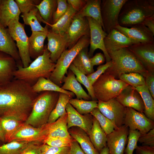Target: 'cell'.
I'll return each instance as SVG.
<instances>
[{"instance_id":"9f6ffc18","label":"cell","mask_w":154,"mask_h":154,"mask_svg":"<svg viewBox=\"0 0 154 154\" xmlns=\"http://www.w3.org/2000/svg\"><path fill=\"white\" fill-rule=\"evenodd\" d=\"M135 149L136 154H154V146H137Z\"/></svg>"},{"instance_id":"f35d334b","label":"cell","mask_w":154,"mask_h":154,"mask_svg":"<svg viewBox=\"0 0 154 154\" xmlns=\"http://www.w3.org/2000/svg\"><path fill=\"white\" fill-rule=\"evenodd\" d=\"M69 102L81 115L90 114L94 109L98 108L97 100H86L72 98Z\"/></svg>"},{"instance_id":"681fc988","label":"cell","mask_w":154,"mask_h":154,"mask_svg":"<svg viewBox=\"0 0 154 154\" xmlns=\"http://www.w3.org/2000/svg\"><path fill=\"white\" fill-rule=\"evenodd\" d=\"M112 64L111 60L109 62H106L105 64L99 65L97 68V70L95 72L86 76L92 85L98 78L104 73L107 69L112 66Z\"/></svg>"},{"instance_id":"2e32d148","label":"cell","mask_w":154,"mask_h":154,"mask_svg":"<svg viewBox=\"0 0 154 154\" xmlns=\"http://www.w3.org/2000/svg\"><path fill=\"white\" fill-rule=\"evenodd\" d=\"M129 128L123 125L107 135L109 154H123L127 143Z\"/></svg>"},{"instance_id":"7bdbcfd3","label":"cell","mask_w":154,"mask_h":154,"mask_svg":"<svg viewBox=\"0 0 154 154\" xmlns=\"http://www.w3.org/2000/svg\"><path fill=\"white\" fill-rule=\"evenodd\" d=\"M119 79L134 88L145 84L144 77L137 73L123 74L119 76Z\"/></svg>"},{"instance_id":"52a82bcc","label":"cell","mask_w":154,"mask_h":154,"mask_svg":"<svg viewBox=\"0 0 154 154\" xmlns=\"http://www.w3.org/2000/svg\"><path fill=\"white\" fill-rule=\"evenodd\" d=\"M128 85L120 79L105 72L92 85L95 97L97 100L107 102L116 98Z\"/></svg>"},{"instance_id":"44dd1931","label":"cell","mask_w":154,"mask_h":154,"mask_svg":"<svg viewBox=\"0 0 154 154\" xmlns=\"http://www.w3.org/2000/svg\"><path fill=\"white\" fill-rule=\"evenodd\" d=\"M104 42L108 52L127 48L132 45L139 43L128 38L115 28L107 34Z\"/></svg>"},{"instance_id":"f1b7e54d","label":"cell","mask_w":154,"mask_h":154,"mask_svg":"<svg viewBox=\"0 0 154 154\" xmlns=\"http://www.w3.org/2000/svg\"><path fill=\"white\" fill-rule=\"evenodd\" d=\"M67 118L66 112L54 122L47 123V136L71 138L67 127Z\"/></svg>"},{"instance_id":"5b68a950","label":"cell","mask_w":154,"mask_h":154,"mask_svg":"<svg viewBox=\"0 0 154 154\" xmlns=\"http://www.w3.org/2000/svg\"><path fill=\"white\" fill-rule=\"evenodd\" d=\"M59 93L46 91L38 94L33 103L31 112L24 123L36 127L47 124L50 114L57 102Z\"/></svg>"},{"instance_id":"30bf717a","label":"cell","mask_w":154,"mask_h":154,"mask_svg":"<svg viewBox=\"0 0 154 154\" xmlns=\"http://www.w3.org/2000/svg\"><path fill=\"white\" fill-rule=\"evenodd\" d=\"M98 108L102 114L112 121L114 129L124 125L126 107L116 98L106 102L98 100Z\"/></svg>"},{"instance_id":"277c9868","label":"cell","mask_w":154,"mask_h":154,"mask_svg":"<svg viewBox=\"0 0 154 154\" xmlns=\"http://www.w3.org/2000/svg\"><path fill=\"white\" fill-rule=\"evenodd\" d=\"M108 53L112 64L105 72L108 73L116 79H119V76L123 74L136 72L145 77L149 72L127 48Z\"/></svg>"},{"instance_id":"60d3db41","label":"cell","mask_w":154,"mask_h":154,"mask_svg":"<svg viewBox=\"0 0 154 154\" xmlns=\"http://www.w3.org/2000/svg\"><path fill=\"white\" fill-rule=\"evenodd\" d=\"M68 69L74 73L78 81L86 87L92 100H97L94 95L92 85L86 75L79 70L72 63L70 65Z\"/></svg>"},{"instance_id":"f546056e","label":"cell","mask_w":154,"mask_h":154,"mask_svg":"<svg viewBox=\"0 0 154 154\" xmlns=\"http://www.w3.org/2000/svg\"><path fill=\"white\" fill-rule=\"evenodd\" d=\"M39 14L37 15L39 21L47 25L52 24V17L57 7L56 0H43L35 5Z\"/></svg>"},{"instance_id":"7402d4cb","label":"cell","mask_w":154,"mask_h":154,"mask_svg":"<svg viewBox=\"0 0 154 154\" xmlns=\"http://www.w3.org/2000/svg\"><path fill=\"white\" fill-rule=\"evenodd\" d=\"M25 120L13 115L0 116V140L8 142L16 130Z\"/></svg>"},{"instance_id":"816d5d0a","label":"cell","mask_w":154,"mask_h":154,"mask_svg":"<svg viewBox=\"0 0 154 154\" xmlns=\"http://www.w3.org/2000/svg\"><path fill=\"white\" fill-rule=\"evenodd\" d=\"M144 77L145 85L148 88L153 98L154 99V74L148 72Z\"/></svg>"},{"instance_id":"d6a6232c","label":"cell","mask_w":154,"mask_h":154,"mask_svg":"<svg viewBox=\"0 0 154 154\" xmlns=\"http://www.w3.org/2000/svg\"><path fill=\"white\" fill-rule=\"evenodd\" d=\"M68 10L65 14L56 23L48 24L51 28L50 31L56 34L62 35L67 32L72 20L73 16L77 12L68 4Z\"/></svg>"},{"instance_id":"f6af8a7d","label":"cell","mask_w":154,"mask_h":154,"mask_svg":"<svg viewBox=\"0 0 154 154\" xmlns=\"http://www.w3.org/2000/svg\"><path fill=\"white\" fill-rule=\"evenodd\" d=\"M73 139L47 136L43 143L57 147H70Z\"/></svg>"},{"instance_id":"7a4b0ae2","label":"cell","mask_w":154,"mask_h":154,"mask_svg":"<svg viewBox=\"0 0 154 154\" xmlns=\"http://www.w3.org/2000/svg\"><path fill=\"white\" fill-rule=\"evenodd\" d=\"M56 63L50 58V53L46 46L43 54L24 68L22 65H17L14 73V78L24 81L32 86L41 77L49 78L53 71Z\"/></svg>"},{"instance_id":"e0dca14e","label":"cell","mask_w":154,"mask_h":154,"mask_svg":"<svg viewBox=\"0 0 154 154\" xmlns=\"http://www.w3.org/2000/svg\"><path fill=\"white\" fill-rule=\"evenodd\" d=\"M128 38L139 43H149L154 42V34L143 23L130 28L119 25L114 28Z\"/></svg>"},{"instance_id":"d4e9b609","label":"cell","mask_w":154,"mask_h":154,"mask_svg":"<svg viewBox=\"0 0 154 154\" xmlns=\"http://www.w3.org/2000/svg\"><path fill=\"white\" fill-rule=\"evenodd\" d=\"M0 51L12 57L17 64L21 63L18 50L7 28L0 24Z\"/></svg>"},{"instance_id":"11a10c76","label":"cell","mask_w":154,"mask_h":154,"mask_svg":"<svg viewBox=\"0 0 154 154\" xmlns=\"http://www.w3.org/2000/svg\"><path fill=\"white\" fill-rule=\"evenodd\" d=\"M90 59L93 66L95 65H102L106 60L104 54L101 53H96L94 56L90 58Z\"/></svg>"},{"instance_id":"bcb514c9","label":"cell","mask_w":154,"mask_h":154,"mask_svg":"<svg viewBox=\"0 0 154 154\" xmlns=\"http://www.w3.org/2000/svg\"><path fill=\"white\" fill-rule=\"evenodd\" d=\"M70 147H57L44 143L39 145L40 154H70Z\"/></svg>"},{"instance_id":"d590c367","label":"cell","mask_w":154,"mask_h":154,"mask_svg":"<svg viewBox=\"0 0 154 154\" xmlns=\"http://www.w3.org/2000/svg\"><path fill=\"white\" fill-rule=\"evenodd\" d=\"M140 94L145 106L143 113L149 119L154 121V100L145 85L134 87Z\"/></svg>"},{"instance_id":"8d00e7d4","label":"cell","mask_w":154,"mask_h":154,"mask_svg":"<svg viewBox=\"0 0 154 154\" xmlns=\"http://www.w3.org/2000/svg\"><path fill=\"white\" fill-rule=\"evenodd\" d=\"M72 97L65 94L60 92L56 105L51 112L47 123H51L57 120L66 112V107Z\"/></svg>"},{"instance_id":"f907efd6","label":"cell","mask_w":154,"mask_h":154,"mask_svg":"<svg viewBox=\"0 0 154 154\" xmlns=\"http://www.w3.org/2000/svg\"><path fill=\"white\" fill-rule=\"evenodd\" d=\"M138 141L142 145L154 146V128L144 134L141 135Z\"/></svg>"},{"instance_id":"3957f363","label":"cell","mask_w":154,"mask_h":154,"mask_svg":"<svg viewBox=\"0 0 154 154\" xmlns=\"http://www.w3.org/2000/svg\"><path fill=\"white\" fill-rule=\"evenodd\" d=\"M154 14V0H127L120 12L118 24L127 28L143 23Z\"/></svg>"},{"instance_id":"91938a15","label":"cell","mask_w":154,"mask_h":154,"mask_svg":"<svg viewBox=\"0 0 154 154\" xmlns=\"http://www.w3.org/2000/svg\"><path fill=\"white\" fill-rule=\"evenodd\" d=\"M99 154H109V149L107 146L105 147L101 151Z\"/></svg>"},{"instance_id":"4dcf8cb0","label":"cell","mask_w":154,"mask_h":154,"mask_svg":"<svg viewBox=\"0 0 154 154\" xmlns=\"http://www.w3.org/2000/svg\"><path fill=\"white\" fill-rule=\"evenodd\" d=\"M101 0H86L83 8L76 14L81 17L94 19L102 26L104 29L101 11Z\"/></svg>"},{"instance_id":"8992f818","label":"cell","mask_w":154,"mask_h":154,"mask_svg":"<svg viewBox=\"0 0 154 154\" xmlns=\"http://www.w3.org/2000/svg\"><path fill=\"white\" fill-rule=\"evenodd\" d=\"M90 40V37L83 36L72 47L66 49L56 61L55 68L49 79L61 87L70 65L78 53L83 49L88 47Z\"/></svg>"},{"instance_id":"836d02e7","label":"cell","mask_w":154,"mask_h":154,"mask_svg":"<svg viewBox=\"0 0 154 154\" xmlns=\"http://www.w3.org/2000/svg\"><path fill=\"white\" fill-rule=\"evenodd\" d=\"M32 87L33 91L38 94L44 91H53L63 93L72 97L75 96L73 92L62 89L49 78L43 77L39 78Z\"/></svg>"},{"instance_id":"484cf974","label":"cell","mask_w":154,"mask_h":154,"mask_svg":"<svg viewBox=\"0 0 154 154\" xmlns=\"http://www.w3.org/2000/svg\"><path fill=\"white\" fill-rule=\"evenodd\" d=\"M71 137L76 141L85 154H99L91 141L88 135L83 129L77 127L68 129Z\"/></svg>"},{"instance_id":"cb8c5ba5","label":"cell","mask_w":154,"mask_h":154,"mask_svg":"<svg viewBox=\"0 0 154 154\" xmlns=\"http://www.w3.org/2000/svg\"><path fill=\"white\" fill-rule=\"evenodd\" d=\"M17 68L15 60L9 54L0 51V87L14 78V73Z\"/></svg>"},{"instance_id":"ab89813d","label":"cell","mask_w":154,"mask_h":154,"mask_svg":"<svg viewBox=\"0 0 154 154\" xmlns=\"http://www.w3.org/2000/svg\"><path fill=\"white\" fill-rule=\"evenodd\" d=\"M33 142L13 141L0 146V154H21Z\"/></svg>"},{"instance_id":"5bb4252c","label":"cell","mask_w":154,"mask_h":154,"mask_svg":"<svg viewBox=\"0 0 154 154\" xmlns=\"http://www.w3.org/2000/svg\"><path fill=\"white\" fill-rule=\"evenodd\" d=\"M127 48L149 73L154 74V42L139 43Z\"/></svg>"},{"instance_id":"ffe728a7","label":"cell","mask_w":154,"mask_h":154,"mask_svg":"<svg viewBox=\"0 0 154 154\" xmlns=\"http://www.w3.org/2000/svg\"><path fill=\"white\" fill-rule=\"evenodd\" d=\"M47 37V48L50 53V58L56 63L62 53L66 50L68 42L66 33L61 35L48 31Z\"/></svg>"},{"instance_id":"d6986e66","label":"cell","mask_w":154,"mask_h":154,"mask_svg":"<svg viewBox=\"0 0 154 154\" xmlns=\"http://www.w3.org/2000/svg\"><path fill=\"white\" fill-rule=\"evenodd\" d=\"M123 106L132 108L140 112H144L145 106L139 92L132 86L128 85L116 98Z\"/></svg>"},{"instance_id":"db71d44e","label":"cell","mask_w":154,"mask_h":154,"mask_svg":"<svg viewBox=\"0 0 154 154\" xmlns=\"http://www.w3.org/2000/svg\"><path fill=\"white\" fill-rule=\"evenodd\" d=\"M67 1L68 3L77 12L81 11L84 7L86 3V0H68Z\"/></svg>"},{"instance_id":"c3c4849f","label":"cell","mask_w":154,"mask_h":154,"mask_svg":"<svg viewBox=\"0 0 154 154\" xmlns=\"http://www.w3.org/2000/svg\"><path fill=\"white\" fill-rule=\"evenodd\" d=\"M22 14L29 13L35 7V5L38 4V1L33 0H15Z\"/></svg>"},{"instance_id":"9c48e42d","label":"cell","mask_w":154,"mask_h":154,"mask_svg":"<svg viewBox=\"0 0 154 154\" xmlns=\"http://www.w3.org/2000/svg\"><path fill=\"white\" fill-rule=\"evenodd\" d=\"M127 0H102L101 11L103 30L107 34L119 25L118 18L120 12Z\"/></svg>"},{"instance_id":"7dc6e473","label":"cell","mask_w":154,"mask_h":154,"mask_svg":"<svg viewBox=\"0 0 154 154\" xmlns=\"http://www.w3.org/2000/svg\"><path fill=\"white\" fill-rule=\"evenodd\" d=\"M57 8L52 17V24L56 23L65 14L68 8L67 0H57Z\"/></svg>"},{"instance_id":"9a60e30c","label":"cell","mask_w":154,"mask_h":154,"mask_svg":"<svg viewBox=\"0 0 154 154\" xmlns=\"http://www.w3.org/2000/svg\"><path fill=\"white\" fill-rule=\"evenodd\" d=\"M66 34L68 39L67 48L68 49L74 46L83 36L90 37L89 25L87 17H81L76 14Z\"/></svg>"},{"instance_id":"ac0fdd59","label":"cell","mask_w":154,"mask_h":154,"mask_svg":"<svg viewBox=\"0 0 154 154\" xmlns=\"http://www.w3.org/2000/svg\"><path fill=\"white\" fill-rule=\"evenodd\" d=\"M67 114V127L68 129L74 127L80 128L89 135L93 124V116L90 114L81 115L69 103L66 105Z\"/></svg>"},{"instance_id":"7c38bea8","label":"cell","mask_w":154,"mask_h":154,"mask_svg":"<svg viewBox=\"0 0 154 154\" xmlns=\"http://www.w3.org/2000/svg\"><path fill=\"white\" fill-rule=\"evenodd\" d=\"M46 124L36 127L23 123L15 132L8 142L16 141L43 143L47 136Z\"/></svg>"},{"instance_id":"74e56055","label":"cell","mask_w":154,"mask_h":154,"mask_svg":"<svg viewBox=\"0 0 154 154\" xmlns=\"http://www.w3.org/2000/svg\"><path fill=\"white\" fill-rule=\"evenodd\" d=\"M38 9L35 7L29 13L22 14V17L24 24L29 25L32 32H45L48 31V25H46L44 27L40 24L38 19L37 15L38 13Z\"/></svg>"},{"instance_id":"1f68e13d","label":"cell","mask_w":154,"mask_h":154,"mask_svg":"<svg viewBox=\"0 0 154 154\" xmlns=\"http://www.w3.org/2000/svg\"><path fill=\"white\" fill-rule=\"evenodd\" d=\"M88 136L94 147L99 153L107 146V135L94 117L92 127Z\"/></svg>"},{"instance_id":"603a6c76","label":"cell","mask_w":154,"mask_h":154,"mask_svg":"<svg viewBox=\"0 0 154 154\" xmlns=\"http://www.w3.org/2000/svg\"><path fill=\"white\" fill-rule=\"evenodd\" d=\"M21 13L13 0H0V24L6 28L12 20H19Z\"/></svg>"},{"instance_id":"6f0895ef","label":"cell","mask_w":154,"mask_h":154,"mask_svg":"<svg viewBox=\"0 0 154 154\" xmlns=\"http://www.w3.org/2000/svg\"><path fill=\"white\" fill-rule=\"evenodd\" d=\"M70 154H85L78 143L74 139L70 146Z\"/></svg>"},{"instance_id":"4316f807","label":"cell","mask_w":154,"mask_h":154,"mask_svg":"<svg viewBox=\"0 0 154 154\" xmlns=\"http://www.w3.org/2000/svg\"><path fill=\"white\" fill-rule=\"evenodd\" d=\"M63 85L60 87L62 89L72 92L75 95L76 99L85 100H92L91 97L83 89L80 83L77 80L75 75L68 69L67 76L64 79Z\"/></svg>"},{"instance_id":"8fae6325","label":"cell","mask_w":154,"mask_h":154,"mask_svg":"<svg viewBox=\"0 0 154 154\" xmlns=\"http://www.w3.org/2000/svg\"><path fill=\"white\" fill-rule=\"evenodd\" d=\"M124 125L129 130H138L143 135L154 128V121L148 118L143 113L126 107Z\"/></svg>"},{"instance_id":"83f0119b","label":"cell","mask_w":154,"mask_h":154,"mask_svg":"<svg viewBox=\"0 0 154 154\" xmlns=\"http://www.w3.org/2000/svg\"><path fill=\"white\" fill-rule=\"evenodd\" d=\"M48 31L32 32L29 37V51L31 58L35 59L43 54L45 48L44 42Z\"/></svg>"},{"instance_id":"e575fe53","label":"cell","mask_w":154,"mask_h":154,"mask_svg":"<svg viewBox=\"0 0 154 154\" xmlns=\"http://www.w3.org/2000/svg\"><path fill=\"white\" fill-rule=\"evenodd\" d=\"M90 58L88 47L85 48L78 53L72 63L79 70L87 76L94 72Z\"/></svg>"},{"instance_id":"ba28073f","label":"cell","mask_w":154,"mask_h":154,"mask_svg":"<svg viewBox=\"0 0 154 154\" xmlns=\"http://www.w3.org/2000/svg\"><path fill=\"white\" fill-rule=\"evenodd\" d=\"M8 31L12 38L16 42L19 54L24 68L32 62L29 51V37L26 35L24 25L19 21L13 20L8 26Z\"/></svg>"},{"instance_id":"b9f144b4","label":"cell","mask_w":154,"mask_h":154,"mask_svg":"<svg viewBox=\"0 0 154 154\" xmlns=\"http://www.w3.org/2000/svg\"><path fill=\"white\" fill-rule=\"evenodd\" d=\"M90 114L98 121L101 127L106 135L112 132L114 129L112 121L102 114L98 108L94 109Z\"/></svg>"},{"instance_id":"6da1fadb","label":"cell","mask_w":154,"mask_h":154,"mask_svg":"<svg viewBox=\"0 0 154 154\" xmlns=\"http://www.w3.org/2000/svg\"><path fill=\"white\" fill-rule=\"evenodd\" d=\"M38 95L30 84L14 78L0 87V116L13 115L25 120Z\"/></svg>"},{"instance_id":"f5cc1de1","label":"cell","mask_w":154,"mask_h":154,"mask_svg":"<svg viewBox=\"0 0 154 154\" xmlns=\"http://www.w3.org/2000/svg\"><path fill=\"white\" fill-rule=\"evenodd\" d=\"M39 143L33 142L21 154H40Z\"/></svg>"},{"instance_id":"680465c9","label":"cell","mask_w":154,"mask_h":154,"mask_svg":"<svg viewBox=\"0 0 154 154\" xmlns=\"http://www.w3.org/2000/svg\"><path fill=\"white\" fill-rule=\"evenodd\" d=\"M143 23L154 34V14L146 18Z\"/></svg>"},{"instance_id":"4fadbf2b","label":"cell","mask_w":154,"mask_h":154,"mask_svg":"<svg viewBox=\"0 0 154 154\" xmlns=\"http://www.w3.org/2000/svg\"><path fill=\"white\" fill-rule=\"evenodd\" d=\"M88 21L90 33V46L88 55L89 58L92 57L95 51L97 49L101 50L104 53L106 62L111 60L106 51L104 40L107 34L103 30L102 26L94 19L86 17Z\"/></svg>"},{"instance_id":"ee69618b","label":"cell","mask_w":154,"mask_h":154,"mask_svg":"<svg viewBox=\"0 0 154 154\" xmlns=\"http://www.w3.org/2000/svg\"><path fill=\"white\" fill-rule=\"evenodd\" d=\"M141 135L138 130H129L127 145L124 151L125 154H133L134 150L137 146V143Z\"/></svg>"}]
</instances>
